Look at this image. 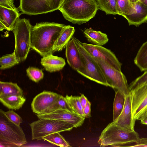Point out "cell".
<instances>
[{"label": "cell", "instance_id": "cell-21", "mask_svg": "<svg viewBox=\"0 0 147 147\" xmlns=\"http://www.w3.org/2000/svg\"><path fill=\"white\" fill-rule=\"evenodd\" d=\"M26 98L20 95L0 96V101L9 109L18 110L22 107L25 102Z\"/></svg>", "mask_w": 147, "mask_h": 147}, {"label": "cell", "instance_id": "cell-29", "mask_svg": "<svg viewBox=\"0 0 147 147\" xmlns=\"http://www.w3.org/2000/svg\"><path fill=\"white\" fill-rule=\"evenodd\" d=\"M19 62L16 59L14 52L10 54L3 55L0 58V69L11 67L18 64Z\"/></svg>", "mask_w": 147, "mask_h": 147}, {"label": "cell", "instance_id": "cell-16", "mask_svg": "<svg viewBox=\"0 0 147 147\" xmlns=\"http://www.w3.org/2000/svg\"><path fill=\"white\" fill-rule=\"evenodd\" d=\"M65 55L68 64L74 69L77 71L81 67V57L73 37L65 47Z\"/></svg>", "mask_w": 147, "mask_h": 147}, {"label": "cell", "instance_id": "cell-41", "mask_svg": "<svg viewBox=\"0 0 147 147\" xmlns=\"http://www.w3.org/2000/svg\"><path fill=\"white\" fill-rule=\"evenodd\" d=\"M140 1L144 5L147 6V0H140Z\"/></svg>", "mask_w": 147, "mask_h": 147}, {"label": "cell", "instance_id": "cell-8", "mask_svg": "<svg viewBox=\"0 0 147 147\" xmlns=\"http://www.w3.org/2000/svg\"><path fill=\"white\" fill-rule=\"evenodd\" d=\"M94 59L100 67L108 86L115 90H119L125 96L128 95L129 91L127 79L121 71L101 59Z\"/></svg>", "mask_w": 147, "mask_h": 147}, {"label": "cell", "instance_id": "cell-24", "mask_svg": "<svg viewBox=\"0 0 147 147\" xmlns=\"http://www.w3.org/2000/svg\"><path fill=\"white\" fill-rule=\"evenodd\" d=\"M125 97L119 90H115L113 106V121H115L121 113L124 107Z\"/></svg>", "mask_w": 147, "mask_h": 147}, {"label": "cell", "instance_id": "cell-1", "mask_svg": "<svg viewBox=\"0 0 147 147\" xmlns=\"http://www.w3.org/2000/svg\"><path fill=\"white\" fill-rule=\"evenodd\" d=\"M65 26L62 24L47 22L32 26L31 48L42 57L52 54L55 42Z\"/></svg>", "mask_w": 147, "mask_h": 147}, {"label": "cell", "instance_id": "cell-20", "mask_svg": "<svg viewBox=\"0 0 147 147\" xmlns=\"http://www.w3.org/2000/svg\"><path fill=\"white\" fill-rule=\"evenodd\" d=\"M87 40L92 44L102 46L109 40L107 35L100 31H96L92 28H85L83 31Z\"/></svg>", "mask_w": 147, "mask_h": 147}, {"label": "cell", "instance_id": "cell-43", "mask_svg": "<svg viewBox=\"0 0 147 147\" xmlns=\"http://www.w3.org/2000/svg\"><path fill=\"white\" fill-rule=\"evenodd\" d=\"M48 0V1H51V2L52 4V0Z\"/></svg>", "mask_w": 147, "mask_h": 147}, {"label": "cell", "instance_id": "cell-40", "mask_svg": "<svg viewBox=\"0 0 147 147\" xmlns=\"http://www.w3.org/2000/svg\"><path fill=\"white\" fill-rule=\"evenodd\" d=\"M4 29L7 30V28L3 24L0 23V31H2Z\"/></svg>", "mask_w": 147, "mask_h": 147}, {"label": "cell", "instance_id": "cell-4", "mask_svg": "<svg viewBox=\"0 0 147 147\" xmlns=\"http://www.w3.org/2000/svg\"><path fill=\"white\" fill-rule=\"evenodd\" d=\"M0 111V145L3 147H19L27 143L20 125L13 123Z\"/></svg>", "mask_w": 147, "mask_h": 147}, {"label": "cell", "instance_id": "cell-6", "mask_svg": "<svg viewBox=\"0 0 147 147\" xmlns=\"http://www.w3.org/2000/svg\"><path fill=\"white\" fill-rule=\"evenodd\" d=\"M81 55L82 65L76 71L85 77L99 84L108 86L101 69L94 59L84 47L82 42L74 37Z\"/></svg>", "mask_w": 147, "mask_h": 147}, {"label": "cell", "instance_id": "cell-39", "mask_svg": "<svg viewBox=\"0 0 147 147\" xmlns=\"http://www.w3.org/2000/svg\"><path fill=\"white\" fill-rule=\"evenodd\" d=\"M139 120L142 124L147 125V112L141 117Z\"/></svg>", "mask_w": 147, "mask_h": 147}, {"label": "cell", "instance_id": "cell-32", "mask_svg": "<svg viewBox=\"0 0 147 147\" xmlns=\"http://www.w3.org/2000/svg\"><path fill=\"white\" fill-rule=\"evenodd\" d=\"M116 3L118 14L123 16L130 6L129 0H116Z\"/></svg>", "mask_w": 147, "mask_h": 147}, {"label": "cell", "instance_id": "cell-25", "mask_svg": "<svg viewBox=\"0 0 147 147\" xmlns=\"http://www.w3.org/2000/svg\"><path fill=\"white\" fill-rule=\"evenodd\" d=\"M98 9L107 14H118L116 0H96Z\"/></svg>", "mask_w": 147, "mask_h": 147}, {"label": "cell", "instance_id": "cell-9", "mask_svg": "<svg viewBox=\"0 0 147 147\" xmlns=\"http://www.w3.org/2000/svg\"><path fill=\"white\" fill-rule=\"evenodd\" d=\"M129 93L132 117L136 121L139 120L147 112V83Z\"/></svg>", "mask_w": 147, "mask_h": 147}, {"label": "cell", "instance_id": "cell-14", "mask_svg": "<svg viewBox=\"0 0 147 147\" xmlns=\"http://www.w3.org/2000/svg\"><path fill=\"white\" fill-rule=\"evenodd\" d=\"M39 119H49L62 121L73 125L74 127L81 126L84 122L85 117L74 112L59 109L53 112L41 115H37Z\"/></svg>", "mask_w": 147, "mask_h": 147}, {"label": "cell", "instance_id": "cell-38", "mask_svg": "<svg viewBox=\"0 0 147 147\" xmlns=\"http://www.w3.org/2000/svg\"><path fill=\"white\" fill-rule=\"evenodd\" d=\"M80 99L84 109L86 105L88 100L87 98L83 94H82L81 96H80Z\"/></svg>", "mask_w": 147, "mask_h": 147}, {"label": "cell", "instance_id": "cell-13", "mask_svg": "<svg viewBox=\"0 0 147 147\" xmlns=\"http://www.w3.org/2000/svg\"><path fill=\"white\" fill-rule=\"evenodd\" d=\"M59 94L53 92L44 91L33 99L31 107L33 112L37 115L45 113L57 99Z\"/></svg>", "mask_w": 147, "mask_h": 147}, {"label": "cell", "instance_id": "cell-15", "mask_svg": "<svg viewBox=\"0 0 147 147\" xmlns=\"http://www.w3.org/2000/svg\"><path fill=\"white\" fill-rule=\"evenodd\" d=\"M136 121L132 116L131 98L129 93L126 96L124 107L121 113L117 118L113 121L123 128L133 131L135 130Z\"/></svg>", "mask_w": 147, "mask_h": 147}, {"label": "cell", "instance_id": "cell-22", "mask_svg": "<svg viewBox=\"0 0 147 147\" xmlns=\"http://www.w3.org/2000/svg\"><path fill=\"white\" fill-rule=\"evenodd\" d=\"M23 95L22 89L16 83L0 82V96Z\"/></svg>", "mask_w": 147, "mask_h": 147}, {"label": "cell", "instance_id": "cell-5", "mask_svg": "<svg viewBox=\"0 0 147 147\" xmlns=\"http://www.w3.org/2000/svg\"><path fill=\"white\" fill-rule=\"evenodd\" d=\"M32 26L28 19L19 18L12 31L15 41L13 52L16 59L20 62L26 59L31 48Z\"/></svg>", "mask_w": 147, "mask_h": 147}, {"label": "cell", "instance_id": "cell-37", "mask_svg": "<svg viewBox=\"0 0 147 147\" xmlns=\"http://www.w3.org/2000/svg\"><path fill=\"white\" fill-rule=\"evenodd\" d=\"M63 0H52V9L53 11L58 10Z\"/></svg>", "mask_w": 147, "mask_h": 147}, {"label": "cell", "instance_id": "cell-19", "mask_svg": "<svg viewBox=\"0 0 147 147\" xmlns=\"http://www.w3.org/2000/svg\"><path fill=\"white\" fill-rule=\"evenodd\" d=\"M75 32L74 27L66 25L61 32L54 45L53 53L56 51H60L65 47L70 40L73 38Z\"/></svg>", "mask_w": 147, "mask_h": 147}, {"label": "cell", "instance_id": "cell-10", "mask_svg": "<svg viewBox=\"0 0 147 147\" xmlns=\"http://www.w3.org/2000/svg\"><path fill=\"white\" fill-rule=\"evenodd\" d=\"M84 47L95 59H100L121 71L122 64L110 50L102 46L82 43Z\"/></svg>", "mask_w": 147, "mask_h": 147}, {"label": "cell", "instance_id": "cell-30", "mask_svg": "<svg viewBox=\"0 0 147 147\" xmlns=\"http://www.w3.org/2000/svg\"><path fill=\"white\" fill-rule=\"evenodd\" d=\"M26 72L29 78L35 82H38L43 78L42 70L38 68L29 67L26 69Z\"/></svg>", "mask_w": 147, "mask_h": 147}, {"label": "cell", "instance_id": "cell-31", "mask_svg": "<svg viewBox=\"0 0 147 147\" xmlns=\"http://www.w3.org/2000/svg\"><path fill=\"white\" fill-rule=\"evenodd\" d=\"M147 83V71L133 81L128 86L129 92Z\"/></svg>", "mask_w": 147, "mask_h": 147}, {"label": "cell", "instance_id": "cell-23", "mask_svg": "<svg viewBox=\"0 0 147 147\" xmlns=\"http://www.w3.org/2000/svg\"><path fill=\"white\" fill-rule=\"evenodd\" d=\"M134 61L141 71H147V41L141 46Z\"/></svg>", "mask_w": 147, "mask_h": 147}, {"label": "cell", "instance_id": "cell-42", "mask_svg": "<svg viewBox=\"0 0 147 147\" xmlns=\"http://www.w3.org/2000/svg\"><path fill=\"white\" fill-rule=\"evenodd\" d=\"M139 1V0H129L130 3H135Z\"/></svg>", "mask_w": 147, "mask_h": 147}, {"label": "cell", "instance_id": "cell-2", "mask_svg": "<svg viewBox=\"0 0 147 147\" xmlns=\"http://www.w3.org/2000/svg\"><path fill=\"white\" fill-rule=\"evenodd\" d=\"M98 9L96 0H63L58 10L66 20L80 24L94 18Z\"/></svg>", "mask_w": 147, "mask_h": 147}, {"label": "cell", "instance_id": "cell-44", "mask_svg": "<svg viewBox=\"0 0 147 147\" xmlns=\"http://www.w3.org/2000/svg\"><path fill=\"white\" fill-rule=\"evenodd\" d=\"M140 0H139V1Z\"/></svg>", "mask_w": 147, "mask_h": 147}, {"label": "cell", "instance_id": "cell-3", "mask_svg": "<svg viewBox=\"0 0 147 147\" xmlns=\"http://www.w3.org/2000/svg\"><path fill=\"white\" fill-rule=\"evenodd\" d=\"M140 138L138 134L135 130L125 129L113 121L102 131L98 143L101 146H121L122 145L135 143Z\"/></svg>", "mask_w": 147, "mask_h": 147}, {"label": "cell", "instance_id": "cell-34", "mask_svg": "<svg viewBox=\"0 0 147 147\" xmlns=\"http://www.w3.org/2000/svg\"><path fill=\"white\" fill-rule=\"evenodd\" d=\"M0 5L12 9H16L14 0H0Z\"/></svg>", "mask_w": 147, "mask_h": 147}, {"label": "cell", "instance_id": "cell-17", "mask_svg": "<svg viewBox=\"0 0 147 147\" xmlns=\"http://www.w3.org/2000/svg\"><path fill=\"white\" fill-rule=\"evenodd\" d=\"M18 7L12 9L0 5V23L4 25L8 31L13 30L15 24L22 14Z\"/></svg>", "mask_w": 147, "mask_h": 147}, {"label": "cell", "instance_id": "cell-26", "mask_svg": "<svg viewBox=\"0 0 147 147\" xmlns=\"http://www.w3.org/2000/svg\"><path fill=\"white\" fill-rule=\"evenodd\" d=\"M59 109L66 110L74 112L65 97H64L60 94L56 101L47 110L44 114L50 113Z\"/></svg>", "mask_w": 147, "mask_h": 147}, {"label": "cell", "instance_id": "cell-35", "mask_svg": "<svg viewBox=\"0 0 147 147\" xmlns=\"http://www.w3.org/2000/svg\"><path fill=\"white\" fill-rule=\"evenodd\" d=\"M129 147H147V138H140L135 142V144Z\"/></svg>", "mask_w": 147, "mask_h": 147}, {"label": "cell", "instance_id": "cell-7", "mask_svg": "<svg viewBox=\"0 0 147 147\" xmlns=\"http://www.w3.org/2000/svg\"><path fill=\"white\" fill-rule=\"evenodd\" d=\"M32 140H42L45 136L56 133L70 131L74 126L64 121L49 119H39L30 124Z\"/></svg>", "mask_w": 147, "mask_h": 147}, {"label": "cell", "instance_id": "cell-18", "mask_svg": "<svg viewBox=\"0 0 147 147\" xmlns=\"http://www.w3.org/2000/svg\"><path fill=\"white\" fill-rule=\"evenodd\" d=\"M40 63L46 71L50 72L61 70L66 64L64 58L52 54L43 57Z\"/></svg>", "mask_w": 147, "mask_h": 147}, {"label": "cell", "instance_id": "cell-27", "mask_svg": "<svg viewBox=\"0 0 147 147\" xmlns=\"http://www.w3.org/2000/svg\"><path fill=\"white\" fill-rule=\"evenodd\" d=\"M65 97L73 111L78 115L85 117L83 108L80 102V96L72 95L69 96L67 94Z\"/></svg>", "mask_w": 147, "mask_h": 147}, {"label": "cell", "instance_id": "cell-11", "mask_svg": "<svg viewBox=\"0 0 147 147\" xmlns=\"http://www.w3.org/2000/svg\"><path fill=\"white\" fill-rule=\"evenodd\" d=\"M18 8L22 14L36 15L52 12L51 2L48 0H20Z\"/></svg>", "mask_w": 147, "mask_h": 147}, {"label": "cell", "instance_id": "cell-36", "mask_svg": "<svg viewBox=\"0 0 147 147\" xmlns=\"http://www.w3.org/2000/svg\"><path fill=\"white\" fill-rule=\"evenodd\" d=\"M91 103L88 100L86 105L83 109L84 112L85 117L89 118L91 116Z\"/></svg>", "mask_w": 147, "mask_h": 147}, {"label": "cell", "instance_id": "cell-12", "mask_svg": "<svg viewBox=\"0 0 147 147\" xmlns=\"http://www.w3.org/2000/svg\"><path fill=\"white\" fill-rule=\"evenodd\" d=\"M123 17L127 20L129 26H139L147 22V6L140 1L130 3L126 14Z\"/></svg>", "mask_w": 147, "mask_h": 147}, {"label": "cell", "instance_id": "cell-33", "mask_svg": "<svg viewBox=\"0 0 147 147\" xmlns=\"http://www.w3.org/2000/svg\"><path fill=\"white\" fill-rule=\"evenodd\" d=\"M6 117L11 121L16 124L20 125L23 121L21 117L13 110H9L7 112H4Z\"/></svg>", "mask_w": 147, "mask_h": 147}, {"label": "cell", "instance_id": "cell-28", "mask_svg": "<svg viewBox=\"0 0 147 147\" xmlns=\"http://www.w3.org/2000/svg\"><path fill=\"white\" fill-rule=\"evenodd\" d=\"M59 133L56 132L47 136L44 137L42 140L60 147L71 146Z\"/></svg>", "mask_w": 147, "mask_h": 147}]
</instances>
